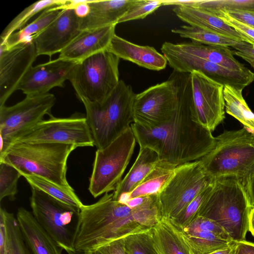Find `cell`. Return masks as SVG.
<instances>
[{
    "mask_svg": "<svg viewBox=\"0 0 254 254\" xmlns=\"http://www.w3.org/2000/svg\"><path fill=\"white\" fill-rule=\"evenodd\" d=\"M173 72L178 86V104L171 120L156 127H145L134 123L130 127L140 148H149L160 160L178 166L205 156L214 147L216 138L191 118L190 73Z\"/></svg>",
    "mask_w": 254,
    "mask_h": 254,
    "instance_id": "obj_1",
    "label": "cell"
},
{
    "mask_svg": "<svg viewBox=\"0 0 254 254\" xmlns=\"http://www.w3.org/2000/svg\"><path fill=\"white\" fill-rule=\"evenodd\" d=\"M150 229L138 223L129 207L114 200L113 193H106L96 202L83 204L80 208L73 233V249L80 252L96 251Z\"/></svg>",
    "mask_w": 254,
    "mask_h": 254,
    "instance_id": "obj_2",
    "label": "cell"
},
{
    "mask_svg": "<svg viewBox=\"0 0 254 254\" xmlns=\"http://www.w3.org/2000/svg\"><path fill=\"white\" fill-rule=\"evenodd\" d=\"M77 147L63 143H12L0 153V162L13 166L22 175L39 176L74 190L66 179L67 162L69 155Z\"/></svg>",
    "mask_w": 254,
    "mask_h": 254,
    "instance_id": "obj_3",
    "label": "cell"
},
{
    "mask_svg": "<svg viewBox=\"0 0 254 254\" xmlns=\"http://www.w3.org/2000/svg\"><path fill=\"white\" fill-rule=\"evenodd\" d=\"M252 208L241 180L235 176H221L215 178L198 216L214 220L233 242H240L246 240Z\"/></svg>",
    "mask_w": 254,
    "mask_h": 254,
    "instance_id": "obj_4",
    "label": "cell"
},
{
    "mask_svg": "<svg viewBox=\"0 0 254 254\" xmlns=\"http://www.w3.org/2000/svg\"><path fill=\"white\" fill-rule=\"evenodd\" d=\"M135 95L130 85L120 80L113 92L102 102L80 100L84 106L87 123L97 149L109 145L134 123Z\"/></svg>",
    "mask_w": 254,
    "mask_h": 254,
    "instance_id": "obj_5",
    "label": "cell"
},
{
    "mask_svg": "<svg viewBox=\"0 0 254 254\" xmlns=\"http://www.w3.org/2000/svg\"><path fill=\"white\" fill-rule=\"evenodd\" d=\"M213 149L199 159L214 178L233 176L243 181L254 176V135L244 127L225 131Z\"/></svg>",
    "mask_w": 254,
    "mask_h": 254,
    "instance_id": "obj_6",
    "label": "cell"
},
{
    "mask_svg": "<svg viewBox=\"0 0 254 254\" xmlns=\"http://www.w3.org/2000/svg\"><path fill=\"white\" fill-rule=\"evenodd\" d=\"M120 58L107 50L77 63L68 78L77 97L102 102L119 84Z\"/></svg>",
    "mask_w": 254,
    "mask_h": 254,
    "instance_id": "obj_7",
    "label": "cell"
},
{
    "mask_svg": "<svg viewBox=\"0 0 254 254\" xmlns=\"http://www.w3.org/2000/svg\"><path fill=\"white\" fill-rule=\"evenodd\" d=\"M214 181L215 178L206 171L200 160L177 166L174 176L157 195L160 220H172L177 218Z\"/></svg>",
    "mask_w": 254,
    "mask_h": 254,
    "instance_id": "obj_8",
    "label": "cell"
},
{
    "mask_svg": "<svg viewBox=\"0 0 254 254\" xmlns=\"http://www.w3.org/2000/svg\"><path fill=\"white\" fill-rule=\"evenodd\" d=\"M135 143L130 127L109 145L97 150L88 187L94 198L115 190L129 162Z\"/></svg>",
    "mask_w": 254,
    "mask_h": 254,
    "instance_id": "obj_9",
    "label": "cell"
},
{
    "mask_svg": "<svg viewBox=\"0 0 254 254\" xmlns=\"http://www.w3.org/2000/svg\"><path fill=\"white\" fill-rule=\"evenodd\" d=\"M31 188L30 206L35 219L67 253L74 251L73 236L79 211Z\"/></svg>",
    "mask_w": 254,
    "mask_h": 254,
    "instance_id": "obj_10",
    "label": "cell"
},
{
    "mask_svg": "<svg viewBox=\"0 0 254 254\" xmlns=\"http://www.w3.org/2000/svg\"><path fill=\"white\" fill-rule=\"evenodd\" d=\"M15 143H55L93 146L94 140L86 116L74 113L68 118H56L52 115L15 138ZM9 144V145H10Z\"/></svg>",
    "mask_w": 254,
    "mask_h": 254,
    "instance_id": "obj_11",
    "label": "cell"
},
{
    "mask_svg": "<svg viewBox=\"0 0 254 254\" xmlns=\"http://www.w3.org/2000/svg\"><path fill=\"white\" fill-rule=\"evenodd\" d=\"M56 98L51 93L26 96L11 106L0 107V153L17 136L52 115L51 109Z\"/></svg>",
    "mask_w": 254,
    "mask_h": 254,
    "instance_id": "obj_12",
    "label": "cell"
},
{
    "mask_svg": "<svg viewBox=\"0 0 254 254\" xmlns=\"http://www.w3.org/2000/svg\"><path fill=\"white\" fill-rule=\"evenodd\" d=\"M178 104V86L172 72L166 81L135 95L134 123L145 127L160 126L171 120Z\"/></svg>",
    "mask_w": 254,
    "mask_h": 254,
    "instance_id": "obj_13",
    "label": "cell"
},
{
    "mask_svg": "<svg viewBox=\"0 0 254 254\" xmlns=\"http://www.w3.org/2000/svg\"><path fill=\"white\" fill-rule=\"evenodd\" d=\"M190 76L191 118L212 132L225 118L224 85L199 71H192Z\"/></svg>",
    "mask_w": 254,
    "mask_h": 254,
    "instance_id": "obj_14",
    "label": "cell"
},
{
    "mask_svg": "<svg viewBox=\"0 0 254 254\" xmlns=\"http://www.w3.org/2000/svg\"><path fill=\"white\" fill-rule=\"evenodd\" d=\"M38 55L33 41L0 45V107L16 90Z\"/></svg>",
    "mask_w": 254,
    "mask_h": 254,
    "instance_id": "obj_15",
    "label": "cell"
},
{
    "mask_svg": "<svg viewBox=\"0 0 254 254\" xmlns=\"http://www.w3.org/2000/svg\"><path fill=\"white\" fill-rule=\"evenodd\" d=\"M162 55L174 71L182 73L199 71L223 84L243 89L254 80V73L233 70L219 64L190 55L173 51L161 47Z\"/></svg>",
    "mask_w": 254,
    "mask_h": 254,
    "instance_id": "obj_16",
    "label": "cell"
},
{
    "mask_svg": "<svg viewBox=\"0 0 254 254\" xmlns=\"http://www.w3.org/2000/svg\"><path fill=\"white\" fill-rule=\"evenodd\" d=\"M80 18L73 8L64 9L44 30L33 38L38 56L60 53L80 33Z\"/></svg>",
    "mask_w": 254,
    "mask_h": 254,
    "instance_id": "obj_17",
    "label": "cell"
},
{
    "mask_svg": "<svg viewBox=\"0 0 254 254\" xmlns=\"http://www.w3.org/2000/svg\"><path fill=\"white\" fill-rule=\"evenodd\" d=\"M77 63L58 58L31 66L19 83L17 90L26 96L44 94L56 87H63Z\"/></svg>",
    "mask_w": 254,
    "mask_h": 254,
    "instance_id": "obj_18",
    "label": "cell"
},
{
    "mask_svg": "<svg viewBox=\"0 0 254 254\" xmlns=\"http://www.w3.org/2000/svg\"><path fill=\"white\" fill-rule=\"evenodd\" d=\"M115 25L82 31L60 53L59 58L78 63L106 50L116 35Z\"/></svg>",
    "mask_w": 254,
    "mask_h": 254,
    "instance_id": "obj_19",
    "label": "cell"
},
{
    "mask_svg": "<svg viewBox=\"0 0 254 254\" xmlns=\"http://www.w3.org/2000/svg\"><path fill=\"white\" fill-rule=\"evenodd\" d=\"M162 47L173 51L197 57L233 70H250L235 58L234 51L228 47L207 45L192 41L178 44L166 42Z\"/></svg>",
    "mask_w": 254,
    "mask_h": 254,
    "instance_id": "obj_20",
    "label": "cell"
},
{
    "mask_svg": "<svg viewBox=\"0 0 254 254\" xmlns=\"http://www.w3.org/2000/svg\"><path fill=\"white\" fill-rule=\"evenodd\" d=\"M16 219L31 254H62L63 249L38 223L31 212L20 207Z\"/></svg>",
    "mask_w": 254,
    "mask_h": 254,
    "instance_id": "obj_21",
    "label": "cell"
},
{
    "mask_svg": "<svg viewBox=\"0 0 254 254\" xmlns=\"http://www.w3.org/2000/svg\"><path fill=\"white\" fill-rule=\"evenodd\" d=\"M107 50L120 59L150 70H162L168 64L165 57L154 48L136 45L116 35Z\"/></svg>",
    "mask_w": 254,
    "mask_h": 254,
    "instance_id": "obj_22",
    "label": "cell"
},
{
    "mask_svg": "<svg viewBox=\"0 0 254 254\" xmlns=\"http://www.w3.org/2000/svg\"><path fill=\"white\" fill-rule=\"evenodd\" d=\"M137 0H89L90 10L80 18V31L118 24L119 20Z\"/></svg>",
    "mask_w": 254,
    "mask_h": 254,
    "instance_id": "obj_23",
    "label": "cell"
},
{
    "mask_svg": "<svg viewBox=\"0 0 254 254\" xmlns=\"http://www.w3.org/2000/svg\"><path fill=\"white\" fill-rule=\"evenodd\" d=\"M173 11L182 21L189 25L229 36L251 44L250 40L226 24L216 15L203 9L185 5L175 6Z\"/></svg>",
    "mask_w": 254,
    "mask_h": 254,
    "instance_id": "obj_24",
    "label": "cell"
},
{
    "mask_svg": "<svg viewBox=\"0 0 254 254\" xmlns=\"http://www.w3.org/2000/svg\"><path fill=\"white\" fill-rule=\"evenodd\" d=\"M160 160L158 154L153 150L147 147H140L134 164L114 190L113 199L117 201L122 194L133 190L151 172Z\"/></svg>",
    "mask_w": 254,
    "mask_h": 254,
    "instance_id": "obj_25",
    "label": "cell"
},
{
    "mask_svg": "<svg viewBox=\"0 0 254 254\" xmlns=\"http://www.w3.org/2000/svg\"><path fill=\"white\" fill-rule=\"evenodd\" d=\"M151 230L158 254H194L182 232L169 220L161 219Z\"/></svg>",
    "mask_w": 254,
    "mask_h": 254,
    "instance_id": "obj_26",
    "label": "cell"
},
{
    "mask_svg": "<svg viewBox=\"0 0 254 254\" xmlns=\"http://www.w3.org/2000/svg\"><path fill=\"white\" fill-rule=\"evenodd\" d=\"M177 166L160 160L141 183L128 193L129 199L134 197L158 195L174 176Z\"/></svg>",
    "mask_w": 254,
    "mask_h": 254,
    "instance_id": "obj_27",
    "label": "cell"
},
{
    "mask_svg": "<svg viewBox=\"0 0 254 254\" xmlns=\"http://www.w3.org/2000/svg\"><path fill=\"white\" fill-rule=\"evenodd\" d=\"M65 4L48 7L44 10L34 21L17 32L11 34L0 45L10 47L23 42L33 41V38L44 30L65 8Z\"/></svg>",
    "mask_w": 254,
    "mask_h": 254,
    "instance_id": "obj_28",
    "label": "cell"
},
{
    "mask_svg": "<svg viewBox=\"0 0 254 254\" xmlns=\"http://www.w3.org/2000/svg\"><path fill=\"white\" fill-rule=\"evenodd\" d=\"M242 90L227 85L224 86L225 110L254 135V113L245 100Z\"/></svg>",
    "mask_w": 254,
    "mask_h": 254,
    "instance_id": "obj_29",
    "label": "cell"
},
{
    "mask_svg": "<svg viewBox=\"0 0 254 254\" xmlns=\"http://www.w3.org/2000/svg\"><path fill=\"white\" fill-rule=\"evenodd\" d=\"M181 232L194 254H210L228 248L234 243L211 232Z\"/></svg>",
    "mask_w": 254,
    "mask_h": 254,
    "instance_id": "obj_30",
    "label": "cell"
},
{
    "mask_svg": "<svg viewBox=\"0 0 254 254\" xmlns=\"http://www.w3.org/2000/svg\"><path fill=\"white\" fill-rule=\"evenodd\" d=\"M31 187H33L59 201L78 210L83 205L74 190H69L44 178L33 175H22Z\"/></svg>",
    "mask_w": 254,
    "mask_h": 254,
    "instance_id": "obj_31",
    "label": "cell"
},
{
    "mask_svg": "<svg viewBox=\"0 0 254 254\" xmlns=\"http://www.w3.org/2000/svg\"><path fill=\"white\" fill-rule=\"evenodd\" d=\"M171 31L182 38L190 39L192 42L207 45L232 47L242 42L229 36L212 32L189 25L174 28Z\"/></svg>",
    "mask_w": 254,
    "mask_h": 254,
    "instance_id": "obj_32",
    "label": "cell"
},
{
    "mask_svg": "<svg viewBox=\"0 0 254 254\" xmlns=\"http://www.w3.org/2000/svg\"><path fill=\"white\" fill-rule=\"evenodd\" d=\"M67 0H41L26 7L5 28L0 35V43L5 41L15 31L23 28L27 21L38 12L52 6L64 5Z\"/></svg>",
    "mask_w": 254,
    "mask_h": 254,
    "instance_id": "obj_33",
    "label": "cell"
},
{
    "mask_svg": "<svg viewBox=\"0 0 254 254\" xmlns=\"http://www.w3.org/2000/svg\"><path fill=\"white\" fill-rule=\"evenodd\" d=\"M4 216L7 234V254H31L13 214L0 207Z\"/></svg>",
    "mask_w": 254,
    "mask_h": 254,
    "instance_id": "obj_34",
    "label": "cell"
},
{
    "mask_svg": "<svg viewBox=\"0 0 254 254\" xmlns=\"http://www.w3.org/2000/svg\"><path fill=\"white\" fill-rule=\"evenodd\" d=\"M213 184L214 183L198 194L177 218L172 220H169L179 230L187 227L198 216L212 191Z\"/></svg>",
    "mask_w": 254,
    "mask_h": 254,
    "instance_id": "obj_35",
    "label": "cell"
},
{
    "mask_svg": "<svg viewBox=\"0 0 254 254\" xmlns=\"http://www.w3.org/2000/svg\"><path fill=\"white\" fill-rule=\"evenodd\" d=\"M151 229L122 239L127 254H158L154 247Z\"/></svg>",
    "mask_w": 254,
    "mask_h": 254,
    "instance_id": "obj_36",
    "label": "cell"
},
{
    "mask_svg": "<svg viewBox=\"0 0 254 254\" xmlns=\"http://www.w3.org/2000/svg\"><path fill=\"white\" fill-rule=\"evenodd\" d=\"M22 176L20 172L13 166L0 162V200L8 197L13 201L17 194V183Z\"/></svg>",
    "mask_w": 254,
    "mask_h": 254,
    "instance_id": "obj_37",
    "label": "cell"
},
{
    "mask_svg": "<svg viewBox=\"0 0 254 254\" xmlns=\"http://www.w3.org/2000/svg\"><path fill=\"white\" fill-rule=\"evenodd\" d=\"M189 6L212 13L231 9H254V0H192Z\"/></svg>",
    "mask_w": 254,
    "mask_h": 254,
    "instance_id": "obj_38",
    "label": "cell"
},
{
    "mask_svg": "<svg viewBox=\"0 0 254 254\" xmlns=\"http://www.w3.org/2000/svg\"><path fill=\"white\" fill-rule=\"evenodd\" d=\"M162 5V0H137L119 20L118 24L143 19Z\"/></svg>",
    "mask_w": 254,
    "mask_h": 254,
    "instance_id": "obj_39",
    "label": "cell"
},
{
    "mask_svg": "<svg viewBox=\"0 0 254 254\" xmlns=\"http://www.w3.org/2000/svg\"><path fill=\"white\" fill-rule=\"evenodd\" d=\"M180 231L183 232H192L199 231L211 232L220 236L225 239L232 241L227 233L217 222L200 216L196 218L187 227Z\"/></svg>",
    "mask_w": 254,
    "mask_h": 254,
    "instance_id": "obj_40",
    "label": "cell"
},
{
    "mask_svg": "<svg viewBox=\"0 0 254 254\" xmlns=\"http://www.w3.org/2000/svg\"><path fill=\"white\" fill-rule=\"evenodd\" d=\"M212 13L218 16L226 24L238 33L248 38L250 40L251 45L254 46V28L233 18L224 11H218Z\"/></svg>",
    "mask_w": 254,
    "mask_h": 254,
    "instance_id": "obj_41",
    "label": "cell"
},
{
    "mask_svg": "<svg viewBox=\"0 0 254 254\" xmlns=\"http://www.w3.org/2000/svg\"><path fill=\"white\" fill-rule=\"evenodd\" d=\"M222 11L233 18L254 28V9H231Z\"/></svg>",
    "mask_w": 254,
    "mask_h": 254,
    "instance_id": "obj_42",
    "label": "cell"
},
{
    "mask_svg": "<svg viewBox=\"0 0 254 254\" xmlns=\"http://www.w3.org/2000/svg\"><path fill=\"white\" fill-rule=\"evenodd\" d=\"M232 48L236 50V51H234V54L247 62L254 69V46L241 42Z\"/></svg>",
    "mask_w": 254,
    "mask_h": 254,
    "instance_id": "obj_43",
    "label": "cell"
},
{
    "mask_svg": "<svg viewBox=\"0 0 254 254\" xmlns=\"http://www.w3.org/2000/svg\"><path fill=\"white\" fill-rule=\"evenodd\" d=\"M97 250L104 254H127L124 248L122 239L110 243Z\"/></svg>",
    "mask_w": 254,
    "mask_h": 254,
    "instance_id": "obj_44",
    "label": "cell"
},
{
    "mask_svg": "<svg viewBox=\"0 0 254 254\" xmlns=\"http://www.w3.org/2000/svg\"><path fill=\"white\" fill-rule=\"evenodd\" d=\"M0 254H7V234L5 218L0 211Z\"/></svg>",
    "mask_w": 254,
    "mask_h": 254,
    "instance_id": "obj_45",
    "label": "cell"
},
{
    "mask_svg": "<svg viewBox=\"0 0 254 254\" xmlns=\"http://www.w3.org/2000/svg\"><path fill=\"white\" fill-rule=\"evenodd\" d=\"M249 204L252 208H254V176L250 177L243 181Z\"/></svg>",
    "mask_w": 254,
    "mask_h": 254,
    "instance_id": "obj_46",
    "label": "cell"
},
{
    "mask_svg": "<svg viewBox=\"0 0 254 254\" xmlns=\"http://www.w3.org/2000/svg\"><path fill=\"white\" fill-rule=\"evenodd\" d=\"M236 250L243 254H254V243L246 240L235 243Z\"/></svg>",
    "mask_w": 254,
    "mask_h": 254,
    "instance_id": "obj_47",
    "label": "cell"
},
{
    "mask_svg": "<svg viewBox=\"0 0 254 254\" xmlns=\"http://www.w3.org/2000/svg\"><path fill=\"white\" fill-rule=\"evenodd\" d=\"M88 1L89 0H80L74 7L75 12L79 18H84L88 14L90 10Z\"/></svg>",
    "mask_w": 254,
    "mask_h": 254,
    "instance_id": "obj_48",
    "label": "cell"
},
{
    "mask_svg": "<svg viewBox=\"0 0 254 254\" xmlns=\"http://www.w3.org/2000/svg\"><path fill=\"white\" fill-rule=\"evenodd\" d=\"M249 231L254 237V208H252L249 217Z\"/></svg>",
    "mask_w": 254,
    "mask_h": 254,
    "instance_id": "obj_49",
    "label": "cell"
},
{
    "mask_svg": "<svg viewBox=\"0 0 254 254\" xmlns=\"http://www.w3.org/2000/svg\"><path fill=\"white\" fill-rule=\"evenodd\" d=\"M235 243V242H234L231 246L228 248L217 251L210 254H230L231 252L233 250Z\"/></svg>",
    "mask_w": 254,
    "mask_h": 254,
    "instance_id": "obj_50",
    "label": "cell"
},
{
    "mask_svg": "<svg viewBox=\"0 0 254 254\" xmlns=\"http://www.w3.org/2000/svg\"><path fill=\"white\" fill-rule=\"evenodd\" d=\"M84 254H104L99 250H96L88 252H83Z\"/></svg>",
    "mask_w": 254,
    "mask_h": 254,
    "instance_id": "obj_51",
    "label": "cell"
},
{
    "mask_svg": "<svg viewBox=\"0 0 254 254\" xmlns=\"http://www.w3.org/2000/svg\"><path fill=\"white\" fill-rule=\"evenodd\" d=\"M67 254H84L83 252H77L75 251L67 253Z\"/></svg>",
    "mask_w": 254,
    "mask_h": 254,
    "instance_id": "obj_52",
    "label": "cell"
},
{
    "mask_svg": "<svg viewBox=\"0 0 254 254\" xmlns=\"http://www.w3.org/2000/svg\"><path fill=\"white\" fill-rule=\"evenodd\" d=\"M236 243V242H235ZM234 252H235V254H243L242 253H241L239 252H238L236 250V248H235V245H234Z\"/></svg>",
    "mask_w": 254,
    "mask_h": 254,
    "instance_id": "obj_53",
    "label": "cell"
},
{
    "mask_svg": "<svg viewBox=\"0 0 254 254\" xmlns=\"http://www.w3.org/2000/svg\"><path fill=\"white\" fill-rule=\"evenodd\" d=\"M234 245H235V244H234ZM234 247H233V250L231 252L230 254H235V252H234Z\"/></svg>",
    "mask_w": 254,
    "mask_h": 254,
    "instance_id": "obj_54",
    "label": "cell"
},
{
    "mask_svg": "<svg viewBox=\"0 0 254 254\" xmlns=\"http://www.w3.org/2000/svg\"></svg>",
    "mask_w": 254,
    "mask_h": 254,
    "instance_id": "obj_55",
    "label": "cell"
}]
</instances>
